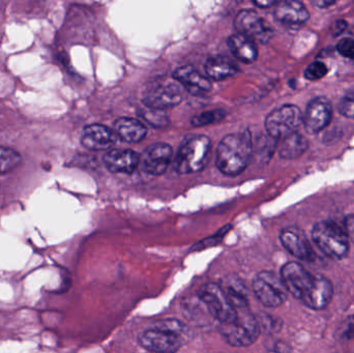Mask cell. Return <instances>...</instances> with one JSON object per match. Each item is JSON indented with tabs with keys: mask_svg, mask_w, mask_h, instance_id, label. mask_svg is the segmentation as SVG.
Masks as SVG:
<instances>
[{
	"mask_svg": "<svg viewBox=\"0 0 354 353\" xmlns=\"http://www.w3.org/2000/svg\"><path fill=\"white\" fill-rule=\"evenodd\" d=\"M253 144L249 131L227 135L216 151V167L225 175H239L249 164Z\"/></svg>",
	"mask_w": 354,
	"mask_h": 353,
	"instance_id": "cell-1",
	"label": "cell"
},
{
	"mask_svg": "<svg viewBox=\"0 0 354 353\" xmlns=\"http://www.w3.org/2000/svg\"><path fill=\"white\" fill-rule=\"evenodd\" d=\"M212 141L204 135L192 136L183 141L179 149L174 169L179 174H192L201 171L209 158Z\"/></svg>",
	"mask_w": 354,
	"mask_h": 353,
	"instance_id": "cell-2",
	"label": "cell"
},
{
	"mask_svg": "<svg viewBox=\"0 0 354 353\" xmlns=\"http://www.w3.org/2000/svg\"><path fill=\"white\" fill-rule=\"evenodd\" d=\"M312 238L317 248L330 258L342 260L348 256L351 242L346 232L332 221H322L312 229Z\"/></svg>",
	"mask_w": 354,
	"mask_h": 353,
	"instance_id": "cell-3",
	"label": "cell"
},
{
	"mask_svg": "<svg viewBox=\"0 0 354 353\" xmlns=\"http://www.w3.org/2000/svg\"><path fill=\"white\" fill-rule=\"evenodd\" d=\"M237 311V317L230 323H223L220 334L224 341L233 347H248L257 341L261 333L257 317L248 311L241 309Z\"/></svg>",
	"mask_w": 354,
	"mask_h": 353,
	"instance_id": "cell-4",
	"label": "cell"
},
{
	"mask_svg": "<svg viewBox=\"0 0 354 353\" xmlns=\"http://www.w3.org/2000/svg\"><path fill=\"white\" fill-rule=\"evenodd\" d=\"M197 296L207 309L210 316L218 321L220 325L230 323L236 319V309L229 302L220 284L214 282L204 284L198 290Z\"/></svg>",
	"mask_w": 354,
	"mask_h": 353,
	"instance_id": "cell-5",
	"label": "cell"
},
{
	"mask_svg": "<svg viewBox=\"0 0 354 353\" xmlns=\"http://www.w3.org/2000/svg\"><path fill=\"white\" fill-rule=\"evenodd\" d=\"M252 289L256 298L266 308L282 306L289 294L281 278L268 271H260L255 276Z\"/></svg>",
	"mask_w": 354,
	"mask_h": 353,
	"instance_id": "cell-6",
	"label": "cell"
},
{
	"mask_svg": "<svg viewBox=\"0 0 354 353\" xmlns=\"http://www.w3.org/2000/svg\"><path fill=\"white\" fill-rule=\"evenodd\" d=\"M183 99V87L174 80H159L149 85L143 93V104L151 109L163 110L179 105Z\"/></svg>",
	"mask_w": 354,
	"mask_h": 353,
	"instance_id": "cell-7",
	"label": "cell"
},
{
	"mask_svg": "<svg viewBox=\"0 0 354 353\" xmlns=\"http://www.w3.org/2000/svg\"><path fill=\"white\" fill-rule=\"evenodd\" d=\"M301 124L303 114L299 108L295 105H284L268 114L266 128L272 138L282 140L297 133Z\"/></svg>",
	"mask_w": 354,
	"mask_h": 353,
	"instance_id": "cell-8",
	"label": "cell"
},
{
	"mask_svg": "<svg viewBox=\"0 0 354 353\" xmlns=\"http://www.w3.org/2000/svg\"><path fill=\"white\" fill-rule=\"evenodd\" d=\"M280 278L288 294L301 303L311 294L317 279L304 265L295 261L283 265Z\"/></svg>",
	"mask_w": 354,
	"mask_h": 353,
	"instance_id": "cell-9",
	"label": "cell"
},
{
	"mask_svg": "<svg viewBox=\"0 0 354 353\" xmlns=\"http://www.w3.org/2000/svg\"><path fill=\"white\" fill-rule=\"evenodd\" d=\"M234 26L239 33L249 37L255 43H268L274 35L270 24L251 10H241L235 17Z\"/></svg>",
	"mask_w": 354,
	"mask_h": 353,
	"instance_id": "cell-10",
	"label": "cell"
},
{
	"mask_svg": "<svg viewBox=\"0 0 354 353\" xmlns=\"http://www.w3.org/2000/svg\"><path fill=\"white\" fill-rule=\"evenodd\" d=\"M138 343L151 353H176L185 342L174 333L151 327L138 336Z\"/></svg>",
	"mask_w": 354,
	"mask_h": 353,
	"instance_id": "cell-11",
	"label": "cell"
},
{
	"mask_svg": "<svg viewBox=\"0 0 354 353\" xmlns=\"http://www.w3.org/2000/svg\"><path fill=\"white\" fill-rule=\"evenodd\" d=\"M174 157V149L166 143H156L145 149L140 157V164L145 173L162 175L167 170Z\"/></svg>",
	"mask_w": 354,
	"mask_h": 353,
	"instance_id": "cell-12",
	"label": "cell"
},
{
	"mask_svg": "<svg viewBox=\"0 0 354 353\" xmlns=\"http://www.w3.org/2000/svg\"><path fill=\"white\" fill-rule=\"evenodd\" d=\"M280 240L287 252L290 253L295 258L308 263H311L315 259V253L312 248L311 242L303 230L299 227L290 226L284 228L280 232Z\"/></svg>",
	"mask_w": 354,
	"mask_h": 353,
	"instance_id": "cell-13",
	"label": "cell"
},
{
	"mask_svg": "<svg viewBox=\"0 0 354 353\" xmlns=\"http://www.w3.org/2000/svg\"><path fill=\"white\" fill-rule=\"evenodd\" d=\"M332 105L326 97L312 99L303 115V124L310 134H317L326 128L332 120Z\"/></svg>",
	"mask_w": 354,
	"mask_h": 353,
	"instance_id": "cell-14",
	"label": "cell"
},
{
	"mask_svg": "<svg viewBox=\"0 0 354 353\" xmlns=\"http://www.w3.org/2000/svg\"><path fill=\"white\" fill-rule=\"evenodd\" d=\"M177 81L185 90L194 95H202L212 90V83L207 77L202 75L193 66H180L174 74Z\"/></svg>",
	"mask_w": 354,
	"mask_h": 353,
	"instance_id": "cell-15",
	"label": "cell"
},
{
	"mask_svg": "<svg viewBox=\"0 0 354 353\" xmlns=\"http://www.w3.org/2000/svg\"><path fill=\"white\" fill-rule=\"evenodd\" d=\"M115 133L108 126L95 124L87 126L83 130L81 143L85 149L91 151H105L115 144Z\"/></svg>",
	"mask_w": 354,
	"mask_h": 353,
	"instance_id": "cell-16",
	"label": "cell"
},
{
	"mask_svg": "<svg viewBox=\"0 0 354 353\" xmlns=\"http://www.w3.org/2000/svg\"><path fill=\"white\" fill-rule=\"evenodd\" d=\"M104 164L113 173L131 174L140 164V155L131 149H112L104 155Z\"/></svg>",
	"mask_w": 354,
	"mask_h": 353,
	"instance_id": "cell-17",
	"label": "cell"
},
{
	"mask_svg": "<svg viewBox=\"0 0 354 353\" xmlns=\"http://www.w3.org/2000/svg\"><path fill=\"white\" fill-rule=\"evenodd\" d=\"M274 16L277 20L286 25H301L307 22L310 18L309 10L299 1L277 2L274 6Z\"/></svg>",
	"mask_w": 354,
	"mask_h": 353,
	"instance_id": "cell-18",
	"label": "cell"
},
{
	"mask_svg": "<svg viewBox=\"0 0 354 353\" xmlns=\"http://www.w3.org/2000/svg\"><path fill=\"white\" fill-rule=\"evenodd\" d=\"M333 296H334V287L332 282L326 278L317 277L313 290L303 304L312 310H324L332 302Z\"/></svg>",
	"mask_w": 354,
	"mask_h": 353,
	"instance_id": "cell-19",
	"label": "cell"
},
{
	"mask_svg": "<svg viewBox=\"0 0 354 353\" xmlns=\"http://www.w3.org/2000/svg\"><path fill=\"white\" fill-rule=\"evenodd\" d=\"M114 132L124 142L137 143L147 136V128L136 118L122 117L114 122Z\"/></svg>",
	"mask_w": 354,
	"mask_h": 353,
	"instance_id": "cell-20",
	"label": "cell"
},
{
	"mask_svg": "<svg viewBox=\"0 0 354 353\" xmlns=\"http://www.w3.org/2000/svg\"><path fill=\"white\" fill-rule=\"evenodd\" d=\"M227 43H228L231 53L241 62L252 64L257 59V45L249 37H245L241 33H234L229 37Z\"/></svg>",
	"mask_w": 354,
	"mask_h": 353,
	"instance_id": "cell-21",
	"label": "cell"
},
{
	"mask_svg": "<svg viewBox=\"0 0 354 353\" xmlns=\"http://www.w3.org/2000/svg\"><path fill=\"white\" fill-rule=\"evenodd\" d=\"M222 288L229 302L236 310L249 308V296L245 283L239 278L227 277L222 283Z\"/></svg>",
	"mask_w": 354,
	"mask_h": 353,
	"instance_id": "cell-22",
	"label": "cell"
},
{
	"mask_svg": "<svg viewBox=\"0 0 354 353\" xmlns=\"http://www.w3.org/2000/svg\"><path fill=\"white\" fill-rule=\"evenodd\" d=\"M205 73L207 78L221 81L239 73V66L230 58L225 56H214L205 64Z\"/></svg>",
	"mask_w": 354,
	"mask_h": 353,
	"instance_id": "cell-23",
	"label": "cell"
},
{
	"mask_svg": "<svg viewBox=\"0 0 354 353\" xmlns=\"http://www.w3.org/2000/svg\"><path fill=\"white\" fill-rule=\"evenodd\" d=\"M308 146H309V143H308L307 139L299 133H295V134L281 140L279 155L283 159H297L306 153Z\"/></svg>",
	"mask_w": 354,
	"mask_h": 353,
	"instance_id": "cell-24",
	"label": "cell"
},
{
	"mask_svg": "<svg viewBox=\"0 0 354 353\" xmlns=\"http://www.w3.org/2000/svg\"><path fill=\"white\" fill-rule=\"evenodd\" d=\"M183 313L189 321L198 325H206L209 323L207 318L214 319L208 313L207 309L204 306L202 300L196 296L195 298H185L183 304Z\"/></svg>",
	"mask_w": 354,
	"mask_h": 353,
	"instance_id": "cell-25",
	"label": "cell"
},
{
	"mask_svg": "<svg viewBox=\"0 0 354 353\" xmlns=\"http://www.w3.org/2000/svg\"><path fill=\"white\" fill-rule=\"evenodd\" d=\"M156 329L165 330V331L174 333V335L178 336L185 343L192 339L191 330L177 319H162V321L153 323V327Z\"/></svg>",
	"mask_w": 354,
	"mask_h": 353,
	"instance_id": "cell-26",
	"label": "cell"
},
{
	"mask_svg": "<svg viewBox=\"0 0 354 353\" xmlns=\"http://www.w3.org/2000/svg\"><path fill=\"white\" fill-rule=\"evenodd\" d=\"M22 161L21 155L14 149L0 146V174L16 169Z\"/></svg>",
	"mask_w": 354,
	"mask_h": 353,
	"instance_id": "cell-27",
	"label": "cell"
},
{
	"mask_svg": "<svg viewBox=\"0 0 354 353\" xmlns=\"http://www.w3.org/2000/svg\"><path fill=\"white\" fill-rule=\"evenodd\" d=\"M139 115L145 122H149L151 126L155 128H163L169 124V118L161 110L151 109V108H143L139 111Z\"/></svg>",
	"mask_w": 354,
	"mask_h": 353,
	"instance_id": "cell-28",
	"label": "cell"
},
{
	"mask_svg": "<svg viewBox=\"0 0 354 353\" xmlns=\"http://www.w3.org/2000/svg\"><path fill=\"white\" fill-rule=\"evenodd\" d=\"M226 116V111L223 109L212 110V111L203 112L199 115L194 116L192 124L194 126H208V124L220 122Z\"/></svg>",
	"mask_w": 354,
	"mask_h": 353,
	"instance_id": "cell-29",
	"label": "cell"
},
{
	"mask_svg": "<svg viewBox=\"0 0 354 353\" xmlns=\"http://www.w3.org/2000/svg\"><path fill=\"white\" fill-rule=\"evenodd\" d=\"M231 229V226L228 225L226 227L221 229L218 233L214 234V236H210V238H205V240H201V242L196 244L195 246L192 248V251H201L205 250V249L210 248V247L216 246V245L220 244L222 242L224 236L228 233L229 230Z\"/></svg>",
	"mask_w": 354,
	"mask_h": 353,
	"instance_id": "cell-30",
	"label": "cell"
},
{
	"mask_svg": "<svg viewBox=\"0 0 354 353\" xmlns=\"http://www.w3.org/2000/svg\"><path fill=\"white\" fill-rule=\"evenodd\" d=\"M328 68L326 64L322 61H314L306 68V79L310 81L319 80L328 74Z\"/></svg>",
	"mask_w": 354,
	"mask_h": 353,
	"instance_id": "cell-31",
	"label": "cell"
},
{
	"mask_svg": "<svg viewBox=\"0 0 354 353\" xmlns=\"http://www.w3.org/2000/svg\"><path fill=\"white\" fill-rule=\"evenodd\" d=\"M338 109L345 117L354 118V93H347L341 99Z\"/></svg>",
	"mask_w": 354,
	"mask_h": 353,
	"instance_id": "cell-32",
	"label": "cell"
},
{
	"mask_svg": "<svg viewBox=\"0 0 354 353\" xmlns=\"http://www.w3.org/2000/svg\"><path fill=\"white\" fill-rule=\"evenodd\" d=\"M337 49L341 55L349 59H354V39L349 37L341 39L337 45Z\"/></svg>",
	"mask_w": 354,
	"mask_h": 353,
	"instance_id": "cell-33",
	"label": "cell"
},
{
	"mask_svg": "<svg viewBox=\"0 0 354 353\" xmlns=\"http://www.w3.org/2000/svg\"><path fill=\"white\" fill-rule=\"evenodd\" d=\"M345 232L348 236L349 242H353L354 245V215L348 216L345 219Z\"/></svg>",
	"mask_w": 354,
	"mask_h": 353,
	"instance_id": "cell-34",
	"label": "cell"
},
{
	"mask_svg": "<svg viewBox=\"0 0 354 353\" xmlns=\"http://www.w3.org/2000/svg\"><path fill=\"white\" fill-rule=\"evenodd\" d=\"M346 27H347V23L344 22V21H342V20L337 21V22H335L332 26L333 35H334L335 37H337V35H341V33H342L343 31H344L345 29H346Z\"/></svg>",
	"mask_w": 354,
	"mask_h": 353,
	"instance_id": "cell-35",
	"label": "cell"
},
{
	"mask_svg": "<svg viewBox=\"0 0 354 353\" xmlns=\"http://www.w3.org/2000/svg\"><path fill=\"white\" fill-rule=\"evenodd\" d=\"M254 4L255 6H259V8H270V6H276V1H272V0H268V1H264V0H259V1H254Z\"/></svg>",
	"mask_w": 354,
	"mask_h": 353,
	"instance_id": "cell-36",
	"label": "cell"
},
{
	"mask_svg": "<svg viewBox=\"0 0 354 353\" xmlns=\"http://www.w3.org/2000/svg\"><path fill=\"white\" fill-rule=\"evenodd\" d=\"M316 6H319V8H326V6H333V4H335V2H330V1H319L316 2Z\"/></svg>",
	"mask_w": 354,
	"mask_h": 353,
	"instance_id": "cell-37",
	"label": "cell"
}]
</instances>
